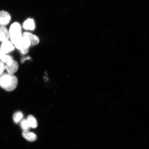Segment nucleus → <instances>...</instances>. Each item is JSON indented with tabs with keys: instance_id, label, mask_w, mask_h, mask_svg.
Masks as SVG:
<instances>
[{
	"instance_id": "f257e3e1",
	"label": "nucleus",
	"mask_w": 149,
	"mask_h": 149,
	"mask_svg": "<svg viewBox=\"0 0 149 149\" xmlns=\"http://www.w3.org/2000/svg\"><path fill=\"white\" fill-rule=\"evenodd\" d=\"M17 77L13 74L3 73L0 75V87L8 92H12L18 85Z\"/></svg>"
},
{
	"instance_id": "f03ea898",
	"label": "nucleus",
	"mask_w": 149,
	"mask_h": 149,
	"mask_svg": "<svg viewBox=\"0 0 149 149\" xmlns=\"http://www.w3.org/2000/svg\"><path fill=\"white\" fill-rule=\"evenodd\" d=\"M22 28L20 24L15 22L11 25L9 31V37L13 44H16L19 41L22 37Z\"/></svg>"
},
{
	"instance_id": "7ed1b4c3",
	"label": "nucleus",
	"mask_w": 149,
	"mask_h": 149,
	"mask_svg": "<svg viewBox=\"0 0 149 149\" xmlns=\"http://www.w3.org/2000/svg\"><path fill=\"white\" fill-rule=\"evenodd\" d=\"M16 47L19 50L29 49L31 46V42L28 37L23 36L18 42L15 45Z\"/></svg>"
},
{
	"instance_id": "20e7f679",
	"label": "nucleus",
	"mask_w": 149,
	"mask_h": 149,
	"mask_svg": "<svg viewBox=\"0 0 149 149\" xmlns=\"http://www.w3.org/2000/svg\"><path fill=\"white\" fill-rule=\"evenodd\" d=\"M11 19L10 14L6 11H0V26H5L10 23Z\"/></svg>"
},
{
	"instance_id": "39448f33",
	"label": "nucleus",
	"mask_w": 149,
	"mask_h": 149,
	"mask_svg": "<svg viewBox=\"0 0 149 149\" xmlns=\"http://www.w3.org/2000/svg\"><path fill=\"white\" fill-rule=\"evenodd\" d=\"M14 48L12 43L7 40L2 43L0 47V51L3 53L7 54L14 51Z\"/></svg>"
},
{
	"instance_id": "423d86ee",
	"label": "nucleus",
	"mask_w": 149,
	"mask_h": 149,
	"mask_svg": "<svg viewBox=\"0 0 149 149\" xmlns=\"http://www.w3.org/2000/svg\"><path fill=\"white\" fill-rule=\"evenodd\" d=\"M22 36H26L28 37L31 42V46H35L38 44L40 42V40L36 35L32 34L29 32H24Z\"/></svg>"
},
{
	"instance_id": "0eeeda50",
	"label": "nucleus",
	"mask_w": 149,
	"mask_h": 149,
	"mask_svg": "<svg viewBox=\"0 0 149 149\" xmlns=\"http://www.w3.org/2000/svg\"><path fill=\"white\" fill-rule=\"evenodd\" d=\"M18 68V63L14 60L10 65H5V69L6 70L7 73L10 74H13L15 73L17 71Z\"/></svg>"
},
{
	"instance_id": "6e6552de",
	"label": "nucleus",
	"mask_w": 149,
	"mask_h": 149,
	"mask_svg": "<svg viewBox=\"0 0 149 149\" xmlns=\"http://www.w3.org/2000/svg\"><path fill=\"white\" fill-rule=\"evenodd\" d=\"M9 33L8 30L5 26L0 27V41L3 42L8 40Z\"/></svg>"
},
{
	"instance_id": "1a4fd4ad",
	"label": "nucleus",
	"mask_w": 149,
	"mask_h": 149,
	"mask_svg": "<svg viewBox=\"0 0 149 149\" xmlns=\"http://www.w3.org/2000/svg\"><path fill=\"white\" fill-rule=\"evenodd\" d=\"M22 136L27 141L31 142L36 141L37 139V136L35 133L29 132V130H23Z\"/></svg>"
},
{
	"instance_id": "9d476101",
	"label": "nucleus",
	"mask_w": 149,
	"mask_h": 149,
	"mask_svg": "<svg viewBox=\"0 0 149 149\" xmlns=\"http://www.w3.org/2000/svg\"><path fill=\"white\" fill-rule=\"evenodd\" d=\"M0 59L3 63L7 65H10L13 61L14 59L12 56L6 54L0 51Z\"/></svg>"
},
{
	"instance_id": "9b49d317",
	"label": "nucleus",
	"mask_w": 149,
	"mask_h": 149,
	"mask_svg": "<svg viewBox=\"0 0 149 149\" xmlns=\"http://www.w3.org/2000/svg\"><path fill=\"white\" fill-rule=\"evenodd\" d=\"M23 27L24 29L26 30H33L35 29L34 20L32 19H28L24 22Z\"/></svg>"
},
{
	"instance_id": "f8f14e48",
	"label": "nucleus",
	"mask_w": 149,
	"mask_h": 149,
	"mask_svg": "<svg viewBox=\"0 0 149 149\" xmlns=\"http://www.w3.org/2000/svg\"><path fill=\"white\" fill-rule=\"evenodd\" d=\"M27 119L31 128H35L37 127V125H38L37 121L36 118L33 115H29Z\"/></svg>"
},
{
	"instance_id": "ddd939ff",
	"label": "nucleus",
	"mask_w": 149,
	"mask_h": 149,
	"mask_svg": "<svg viewBox=\"0 0 149 149\" xmlns=\"http://www.w3.org/2000/svg\"><path fill=\"white\" fill-rule=\"evenodd\" d=\"M23 117V113L20 111L16 112L13 116V119L15 123L18 124L22 120Z\"/></svg>"
},
{
	"instance_id": "4468645a",
	"label": "nucleus",
	"mask_w": 149,
	"mask_h": 149,
	"mask_svg": "<svg viewBox=\"0 0 149 149\" xmlns=\"http://www.w3.org/2000/svg\"><path fill=\"white\" fill-rule=\"evenodd\" d=\"M20 126L23 130H29L30 128L27 119H24L21 121L20 123Z\"/></svg>"
},
{
	"instance_id": "2eb2a0df",
	"label": "nucleus",
	"mask_w": 149,
	"mask_h": 149,
	"mask_svg": "<svg viewBox=\"0 0 149 149\" xmlns=\"http://www.w3.org/2000/svg\"><path fill=\"white\" fill-rule=\"evenodd\" d=\"M5 70V65L3 63L0 61V75L3 73Z\"/></svg>"
},
{
	"instance_id": "dca6fc26",
	"label": "nucleus",
	"mask_w": 149,
	"mask_h": 149,
	"mask_svg": "<svg viewBox=\"0 0 149 149\" xmlns=\"http://www.w3.org/2000/svg\"><path fill=\"white\" fill-rule=\"evenodd\" d=\"M20 53L22 54L26 55L29 53V49H23L19 50Z\"/></svg>"
},
{
	"instance_id": "f3484780",
	"label": "nucleus",
	"mask_w": 149,
	"mask_h": 149,
	"mask_svg": "<svg viewBox=\"0 0 149 149\" xmlns=\"http://www.w3.org/2000/svg\"><path fill=\"white\" fill-rule=\"evenodd\" d=\"M30 59V57H29L24 58L22 59L21 62L22 63H23L26 60H29V59Z\"/></svg>"
}]
</instances>
